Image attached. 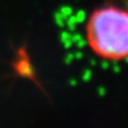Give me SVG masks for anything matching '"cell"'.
I'll return each instance as SVG.
<instances>
[{"mask_svg": "<svg viewBox=\"0 0 128 128\" xmlns=\"http://www.w3.org/2000/svg\"><path fill=\"white\" fill-rule=\"evenodd\" d=\"M86 38L98 58L128 60V10L113 4L94 10L86 20Z\"/></svg>", "mask_w": 128, "mask_h": 128, "instance_id": "6da1fadb", "label": "cell"}]
</instances>
